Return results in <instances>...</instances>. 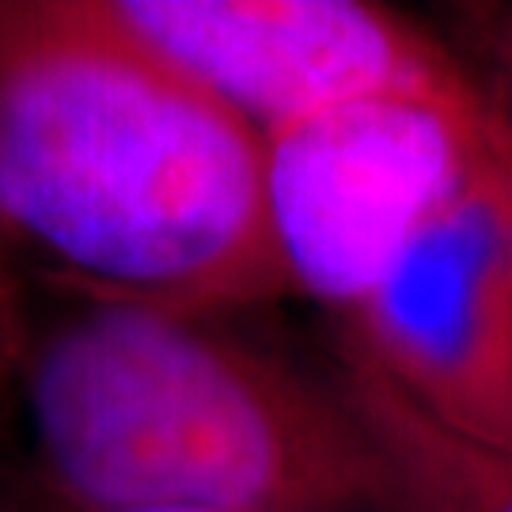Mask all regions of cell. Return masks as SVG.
<instances>
[{
	"mask_svg": "<svg viewBox=\"0 0 512 512\" xmlns=\"http://www.w3.org/2000/svg\"><path fill=\"white\" fill-rule=\"evenodd\" d=\"M490 103L368 99L262 137L266 220L285 296L342 323L444 205L509 145Z\"/></svg>",
	"mask_w": 512,
	"mask_h": 512,
	"instance_id": "3",
	"label": "cell"
},
{
	"mask_svg": "<svg viewBox=\"0 0 512 512\" xmlns=\"http://www.w3.org/2000/svg\"><path fill=\"white\" fill-rule=\"evenodd\" d=\"M334 334L418 414L512 456V141Z\"/></svg>",
	"mask_w": 512,
	"mask_h": 512,
	"instance_id": "5",
	"label": "cell"
},
{
	"mask_svg": "<svg viewBox=\"0 0 512 512\" xmlns=\"http://www.w3.org/2000/svg\"><path fill=\"white\" fill-rule=\"evenodd\" d=\"M262 137L99 0L0 4V239L23 289L236 315L285 296Z\"/></svg>",
	"mask_w": 512,
	"mask_h": 512,
	"instance_id": "1",
	"label": "cell"
},
{
	"mask_svg": "<svg viewBox=\"0 0 512 512\" xmlns=\"http://www.w3.org/2000/svg\"><path fill=\"white\" fill-rule=\"evenodd\" d=\"M0 512H179V509H73L54 497L31 490L23 478H16L0 463Z\"/></svg>",
	"mask_w": 512,
	"mask_h": 512,
	"instance_id": "9",
	"label": "cell"
},
{
	"mask_svg": "<svg viewBox=\"0 0 512 512\" xmlns=\"http://www.w3.org/2000/svg\"><path fill=\"white\" fill-rule=\"evenodd\" d=\"M23 334H27V289L0 239V410H4V395H8L19 349H23Z\"/></svg>",
	"mask_w": 512,
	"mask_h": 512,
	"instance_id": "8",
	"label": "cell"
},
{
	"mask_svg": "<svg viewBox=\"0 0 512 512\" xmlns=\"http://www.w3.org/2000/svg\"><path fill=\"white\" fill-rule=\"evenodd\" d=\"M99 8L258 137L368 99L478 95L456 50L387 4L99 0Z\"/></svg>",
	"mask_w": 512,
	"mask_h": 512,
	"instance_id": "4",
	"label": "cell"
},
{
	"mask_svg": "<svg viewBox=\"0 0 512 512\" xmlns=\"http://www.w3.org/2000/svg\"><path fill=\"white\" fill-rule=\"evenodd\" d=\"M456 57L512 137V4H467L452 16Z\"/></svg>",
	"mask_w": 512,
	"mask_h": 512,
	"instance_id": "7",
	"label": "cell"
},
{
	"mask_svg": "<svg viewBox=\"0 0 512 512\" xmlns=\"http://www.w3.org/2000/svg\"><path fill=\"white\" fill-rule=\"evenodd\" d=\"M334 368L384 448L399 512H512L509 452L440 429L342 346Z\"/></svg>",
	"mask_w": 512,
	"mask_h": 512,
	"instance_id": "6",
	"label": "cell"
},
{
	"mask_svg": "<svg viewBox=\"0 0 512 512\" xmlns=\"http://www.w3.org/2000/svg\"><path fill=\"white\" fill-rule=\"evenodd\" d=\"M31 311L0 418L4 463L73 509L399 512L342 372H311L228 315L61 300Z\"/></svg>",
	"mask_w": 512,
	"mask_h": 512,
	"instance_id": "2",
	"label": "cell"
}]
</instances>
